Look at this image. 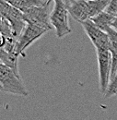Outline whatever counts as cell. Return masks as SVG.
Here are the masks:
<instances>
[{"instance_id":"1","label":"cell","mask_w":117,"mask_h":120,"mask_svg":"<svg viewBox=\"0 0 117 120\" xmlns=\"http://www.w3.org/2000/svg\"><path fill=\"white\" fill-rule=\"evenodd\" d=\"M0 89L4 92L24 97L29 95L20 76L3 64H0Z\"/></svg>"},{"instance_id":"2","label":"cell","mask_w":117,"mask_h":120,"mask_svg":"<svg viewBox=\"0 0 117 120\" xmlns=\"http://www.w3.org/2000/svg\"><path fill=\"white\" fill-rule=\"evenodd\" d=\"M54 8L51 11L50 20L58 38H63L71 32L68 19V9L63 0H54Z\"/></svg>"},{"instance_id":"3","label":"cell","mask_w":117,"mask_h":120,"mask_svg":"<svg viewBox=\"0 0 117 120\" xmlns=\"http://www.w3.org/2000/svg\"><path fill=\"white\" fill-rule=\"evenodd\" d=\"M99 68V83L102 94H105L112 77V56L109 49L96 50Z\"/></svg>"},{"instance_id":"4","label":"cell","mask_w":117,"mask_h":120,"mask_svg":"<svg viewBox=\"0 0 117 120\" xmlns=\"http://www.w3.org/2000/svg\"><path fill=\"white\" fill-rule=\"evenodd\" d=\"M0 14L4 17L11 25L15 38L18 40L21 32L25 29L27 23L24 20L23 13L16 8L9 5L5 0L0 1Z\"/></svg>"},{"instance_id":"5","label":"cell","mask_w":117,"mask_h":120,"mask_svg":"<svg viewBox=\"0 0 117 120\" xmlns=\"http://www.w3.org/2000/svg\"><path fill=\"white\" fill-rule=\"evenodd\" d=\"M48 30L42 28L40 26L27 23L25 29L21 32L20 36L17 40V54L18 56H23L24 51L32 45L34 42L39 40L43 35H44Z\"/></svg>"},{"instance_id":"6","label":"cell","mask_w":117,"mask_h":120,"mask_svg":"<svg viewBox=\"0 0 117 120\" xmlns=\"http://www.w3.org/2000/svg\"><path fill=\"white\" fill-rule=\"evenodd\" d=\"M49 3H46L44 6L33 7L25 11L23 17L26 23L34 24L48 30H51L53 26L50 20L51 12L49 11Z\"/></svg>"},{"instance_id":"7","label":"cell","mask_w":117,"mask_h":120,"mask_svg":"<svg viewBox=\"0 0 117 120\" xmlns=\"http://www.w3.org/2000/svg\"><path fill=\"white\" fill-rule=\"evenodd\" d=\"M86 34L93 44L95 50L98 49H109L110 39L108 33L102 30L96 26V24L89 19L81 23Z\"/></svg>"},{"instance_id":"8","label":"cell","mask_w":117,"mask_h":120,"mask_svg":"<svg viewBox=\"0 0 117 120\" xmlns=\"http://www.w3.org/2000/svg\"><path fill=\"white\" fill-rule=\"evenodd\" d=\"M69 15L79 23H82L89 19V11H88V1L86 0H77L71 6L67 8Z\"/></svg>"},{"instance_id":"9","label":"cell","mask_w":117,"mask_h":120,"mask_svg":"<svg viewBox=\"0 0 117 120\" xmlns=\"http://www.w3.org/2000/svg\"><path fill=\"white\" fill-rule=\"evenodd\" d=\"M107 33L110 39L109 50L112 56V79L117 73V32L113 29H110Z\"/></svg>"},{"instance_id":"10","label":"cell","mask_w":117,"mask_h":120,"mask_svg":"<svg viewBox=\"0 0 117 120\" xmlns=\"http://www.w3.org/2000/svg\"><path fill=\"white\" fill-rule=\"evenodd\" d=\"M9 5L20 10L22 13L33 7H40L46 4L44 0H5Z\"/></svg>"},{"instance_id":"11","label":"cell","mask_w":117,"mask_h":120,"mask_svg":"<svg viewBox=\"0 0 117 120\" xmlns=\"http://www.w3.org/2000/svg\"><path fill=\"white\" fill-rule=\"evenodd\" d=\"M114 16L111 15L110 13L106 12V11H103L102 13L99 14L98 16L90 19L98 28H100L102 30L105 31L107 33V31L112 29V23L114 19Z\"/></svg>"},{"instance_id":"12","label":"cell","mask_w":117,"mask_h":120,"mask_svg":"<svg viewBox=\"0 0 117 120\" xmlns=\"http://www.w3.org/2000/svg\"><path fill=\"white\" fill-rule=\"evenodd\" d=\"M18 55L14 54V53H7L3 49H0V61L1 64L8 67L11 68L17 75H19L18 72Z\"/></svg>"},{"instance_id":"13","label":"cell","mask_w":117,"mask_h":120,"mask_svg":"<svg viewBox=\"0 0 117 120\" xmlns=\"http://www.w3.org/2000/svg\"><path fill=\"white\" fill-rule=\"evenodd\" d=\"M111 0H91L88 1L89 18L92 19L106 10Z\"/></svg>"},{"instance_id":"14","label":"cell","mask_w":117,"mask_h":120,"mask_svg":"<svg viewBox=\"0 0 117 120\" xmlns=\"http://www.w3.org/2000/svg\"><path fill=\"white\" fill-rule=\"evenodd\" d=\"M0 32H1V36L7 39H16L10 23L2 16L0 19Z\"/></svg>"},{"instance_id":"15","label":"cell","mask_w":117,"mask_h":120,"mask_svg":"<svg viewBox=\"0 0 117 120\" xmlns=\"http://www.w3.org/2000/svg\"><path fill=\"white\" fill-rule=\"evenodd\" d=\"M114 95H117V73L113 78L111 79V81L109 83L108 89L104 94V97L110 98V97L114 96Z\"/></svg>"},{"instance_id":"16","label":"cell","mask_w":117,"mask_h":120,"mask_svg":"<svg viewBox=\"0 0 117 120\" xmlns=\"http://www.w3.org/2000/svg\"><path fill=\"white\" fill-rule=\"evenodd\" d=\"M106 12L110 13L111 15L116 17L117 16V0H111L108 8L105 10Z\"/></svg>"},{"instance_id":"17","label":"cell","mask_w":117,"mask_h":120,"mask_svg":"<svg viewBox=\"0 0 117 120\" xmlns=\"http://www.w3.org/2000/svg\"><path fill=\"white\" fill-rule=\"evenodd\" d=\"M112 29L117 32V16L114 18V19H113V21L112 23Z\"/></svg>"},{"instance_id":"18","label":"cell","mask_w":117,"mask_h":120,"mask_svg":"<svg viewBox=\"0 0 117 120\" xmlns=\"http://www.w3.org/2000/svg\"><path fill=\"white\" fill-rule=\"evenodd\" d=\"M63 1H64V3L66 4V6L68 8L69 6H71L74 2H75V1H77V0H63Z\"/></svg>"},{"instance_id":"19","label":"cell","mask_w":117,"mask_h":120,"mask_svg":"<svg viewBox=\"0 0 117 120\" xmlns=\"http://www.w3.org/2000/svg\"><path fill=\"white\" fill-rule=\"evenodd\" d=\"M52 1H54V0H49V3H51Z\"/></svg>"},{"instance_id":"20","label":"cell","mask_w":117,"mask_h":120,"mask_svg":"<svg viewBox=\"0 0 117 120\" xmlns=\"http://www.w3.org/2000/svg\"><path fill=\"white\" fill-rule=\"evenodd\" d=\"M86 1H91V0H86Z\"/></svg>"}]
</instances>
